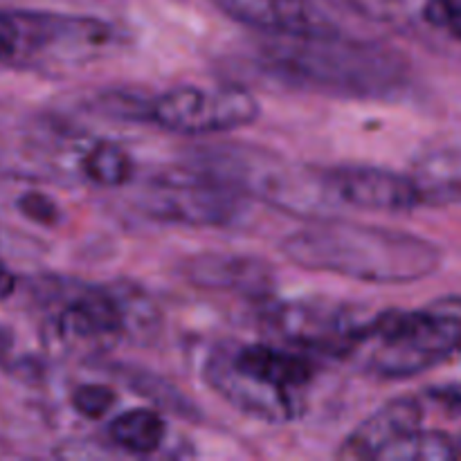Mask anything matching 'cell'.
Segmentation results:
<instances>
[{
  "mask_svg": "<svg viewBox=\"0 0 461 461\" xmlns=\"http://www.w3.org/2000/svg\"><path fill=\"white\" fill-rule=\"evenodd\" d=\"M257 63L282 84L340 99H394L412 79L408 59L394 48L338 32L275 36L259 43Z\"/></svg>",
  "mask_w": 461,
  "mask_h": 461,
  "instance_id": "6da1fadb",
  "label": "cell"
},
{
  "mask_svg": "<svg viewBox=\"0 0 461 461\" xmlns=\"http://www.w3.org/2000/svg\"><path fill=\"white\" fill-rule=\"evenodd\" d=\"M282 252L295 266L365 284H414L441 266V250L428 239L383 225L320 219L288 234Z\"/></svg>",
  "mask_w": 461,
  "mask_h": 461,
  "instance_id": "7a4b0ae2",
  "label": "cell"
},
{
  "mask_svg": "<svg viewBox=\"0 0 461 461\" xmlns=\"http://www.w3.org/2000/svg\"><path fill=\"white\" fill-rule=\"evenodd\" d=\"M313 376V363L302 351L266 342H219L203 365L212 392L246 417L273 426H286L304 414V392Z\"/></svg>",
  "mask_w": 461,
  "mask_h": 461,
  "instance_id": "3957f363",
  "label": "cell"
},
{
  "mask_svg": "<svg viewBox=\"0 0 461 461\" xmlns=\"http://www.w3.org/2000/svg\"><path fill=\"white\" fill-rule=\"evenodd\" d=\"M189 165L241 196H252L293 216L327 219L340 205L327 171L295 165L252 144H210L192 151Z\"/></svg>",
  "mask_w": 461,
  "mask_h": 461,
  "instance_id": "277c9868",
  "label": "cell"
},
{
  "mask_svg": "<svg viewBox=\"0 0 461 461\" xmlns=\"http://www.w3.org/2000/svg\"><path fill=\"white\" fill-rule=\"evenodd\" d=\"M367 345H374L367 369L385 381L419 376L446 363L461 351V297L374 313Z\"/></svg>",
  "mask_w": 461,
  "mask_h": 461,
  "instance_id": "5b68a950",
  "label": "cell"
},
{
  "mask_svg": "<svg viewBox=\"0 0 461 461\" xmlns=\"http://www.w3.org/2000/svg\"><path fill=\"white\" fill-rule=\"evenodd\" d=\"M117 43L111 23L93 16L0 9V63L14 68L86 66Z\"/></svg>",
  "mask_w": 461,
  "mask_h": 461,
  "instance_id": "8992f818",
  "label": "cell"
},
{
  "mask_svg": "<svg viewBox=\"0 0 461 461\" xmlns=\"http://www.w3.org/2000/svg\"><path fill=\"white\" fill-rule=\"evenodd\" d=\"M259 115V99L241 86H176L142 106L144 122L189 138L232 133L255 124Z\"/></svg>",
  "mask_w": 461,
  "mask_h": 461,
  "instance_id": "52a82bcc",
  "label": "cell"
},
{
  "mask_svg": "<svg viewBox=\"0 0 461 461\" xmlns=\"http://www.w3.org/2000/svg\"><path fill=\"white\" fill-rule=\"evenodd\" d=\"M374 315L349 304L324 300H293L270 306L264 313L266 327L275 338L302 354L347 358L369 342Z\"/></svg>",
  "mask_w": 461,
  "mask_h": 461,
  "instance_id": "ba28073f",
  "label": "cell"
},
{
  "mask_svg": "<svg viewBox=\"0 0 461 461\" xmlns=\"http://www.w3.org/2000/svg\"><path fill=\"white\" fill-rule=\"evenodd\" d=\"M142 212L162 223L228 228L243 214L241 194L198 171L160 176L142 194Z\"/></svg>",
  "mask_w": 461,
  "mask_h": 461,
  "instance_id": "9c48e42d",
  "label": "cell"
},
{
  "mask_svg": "<svg viewBox=\"0 0 461 461\" xmlns=\"http://www.w3.org/2000/svg\"><path fill=\"white\" fill-rule=\"evenodd\" d=\"M61 306L54 315V336L66 347L108 349L126 336L124 315L113 286L63 284Z\"/></svg>",
  "mask_w": 461,
  "mask_h": 461,
  "instance_id": "30bf717a",
  "label": "cell"
},
{
  "mask_svg": "<svg viewBox=\"0 0 461 461\" xmlns=\"http://www.w3.org/2000/svg\"><path fill=\"white\" fill-rule=\"evenodd\" d=\"M324 171L340 205L374 212H412L423 205V192L414 176L365 165H342Z\"/></svg>",
  "mask_w": 461,
  "mask_h": 461,
  "instance_id": "8fae6325",
  "label": "cell"
},
{
  "mask_svg": "<svg viewBox=\"0 0 461 461\" xmlns=\"http://www.w3.org/2000/svg\"><path fill=\"white\" fill-rule=\"evenodd\" d=\"M421 423L423 408L417 399H412V396L392 399L347 435V439L338 448L336 457L345 461H385L387 453L396 448L405 437L419 430Z\"/></svg>",
  "mask_w": 461,
  "mask_h": 461,
  "instance_id": "7c38bea8",
  "label": "cell"
},
{
  "mask_svg": "<svg viewBox=\"0 0 461 461\" xmlns=\"http://www.w3.org/2000/svg\"><path fill=\"white\" fill-rule=\"evenodd\" d=\"M225 16L275 36L333 34V25L315 0H212Z\"/></svg>",
  "mask_w": 461,
  "mask_h": 461,
  "instance_id": "4fadbf2b",
  "label": "cell"
},
{
  "mask_svg": "<svg viewBox=\"0 0 461 461\" xmlns=\"http://www.w3.org/2000/svg\"><path fill=\"white\" fill-rule=\"evenodd\" d=\"M183 275L189 284L205 291L239 293V295L266 297L275 288V270L268 261L250 255H223L205 252L185 261Z\"/></svg>",
  "mask_w": 461,
  "mask_h": 461,
  "instance_id": "5bb4252c",
  "label": "cell"
},
{
  "mask_svg": "<svg viewBox=\"0 0 461 461\" xmlns=\"http://www.w3.org/2000/svg\"><path fill=\"white\" fill-rule=\"evenodd\" d=\"M167 437V423L160 412L149 408L129 410L108 423V439L131 455H151L160 450Z\"/></svg>",
  "mask_w": 461,
  "mask_h": 461,
  "instance_id": "9a60e30c",
  "label": "cell"
},
{
  "mask_svg": "<svg viewBox=\"0 0 461 461\" xmlns=\"http://www.w3.org/2000/svg\"><path fill=\"white\" fill-rule=\"evenodd\" d=\"M108 374L120 378L122 383H126L135 394L162 405L165 410H171L174 414H180L183 419H192V421H196V419L201 417L196 405H194L183 392H178V387H174L169 381H165V378L153 376V374H149L147 369L129 367V365H113Z\"/></svg>",
  "mask_w": 461,
  "mask_h": 461,
  "instance_id": "2e32d148",
  "label": "cell"
},
{
  "mask_svg": "<svg viewBox=\"0 0 461 461\" xmlns=\"http://www.w3.org/2000/svg\"><path fill=\"white\" fill-rule=\"evenodd\" d=\"M81 171L90 183L99 185V187L117 189L133 180L135 162L129 156V151H124V147L102 140V142L93 144L81 158Z\"/></svg>",
  "mask_w": 461,
  "mask_h": 461,
  "instance_id": "e0dca14e",
  "label": "cell"
},
{
  "mask_svg": "<svg viewBox=\"0 0 461 461\" xmlns=\"http://www.w3.org/2000/svg\"><path fill=\"white\" fill-rule=\"evenodd\" d=\"M461 457V446L455 437L441 430H414L396 448L387 453L385 461H453Z\"/></svg>",
  "mask_w": 461,
  "mask_h": 461,
  "instance_id": "ac0fdd59",
  "label": "cell"
},
{
  "mask_svg": "<svg viewBox=\"0 0 461 461\" xmlns=\"http://www.w3.org/2000/svg\"><path fill=\"white\" fill-rule=\"evenodd\" d=\"M113 291L120 300L126 336L135 338V340L151 338L158 331V324H160V311L156 309L151 297H147L142 288L133 286L129 282L113 284Z\"/></svg>",
  "mask_w": 461,
  "mask_h": 461,
  "instance_id": "d6986e66",
  "label": "cell"
},
{
  "mask_svg": "<svg viewBox=\"0 0 461 461\" xmlns=\"http://www.w3.org/2000/svg\"><path fill=\"white\" fill-rule=\"evenodd\" d=\"M70 403L77 414L90 421H99L106 417L117 403L115 390L102 383H88V385H79L70 396Z\"/></svg>",
  "mask_w": 461,
  "mask_h": 461,
  "instance_id": "ffe728a7",
  "label": "cell"
},
{
  "mask_svg": "<svg viewBox=\"0 0 461 461\" xmlns=\"http://www.w3.org/2000/svg\"><path fill=\"white\" fill-rule=\"evenodd\" d=\"M421 18L435 30L461 41V0H426L421 5Z\"/></svg>",
  "mask_w": 461,
  "mask_h": 461,
  "instance_id": "44dd1931",
  "label": "cell"
},
{
  "mask_svg": "<svg viewBox=\"0 0 461 461\" xmlns=\"http://www.w3.org/2000/svg\"><path fill=\"white\" fill-rule=\"evenodd\" d=\"M18 210L34 223L52 228L59 223V207L50 196L41 192H27L18 198Z\"/></svg>",
  "mask_w": 461,
  "mask_h": 461,
  "instance_id": "7402d4cb",
  "label": "cell"
},
{
  "mask_svg": "<svg viewBox=\"0 0 461 461\" xmlns=\"http://www.w3.org/2000/svg\"><path fill=\"white\" fill-rule=\"evenodd\" d=\"M428 396L432 401H437L439 405H444L446 410L450 412L461 414V383H453V385H444V387H432L428 390Z\"/></svg>",
  "mask_w": 461,
  "mask_h": 461,
  "instance_id": "603a6c76",
  "label": "cell"
},
{
  "mask_svg": "<svg viewBox=\"0 0 461 461\" xmlns=\"http://www.w3.org/2000/svg\"><path fill=\"white\" fill-rule=\"evenodd\" d=\"M16 291V277L12 275V270L0 261V302L9 300Z\"/></svg>",
  "mask_w": 461,
  "mask_h": 461,
  "instance_id": "cb8c5ba5",
  "label": "cell"
},
{
  "mask_svg": "<svg viewBox=\"0 0 461 461\" xmlns=\"http://www.w3.org/2000/svg\"><path fill=\"white\" fill-rule=\"evenodd\" d=\"M12 331L9 329H5L3 324H0V360L5 358V356L9 354V349H12Z\"/></svg>",
  "mask_w": 461,
  "mask_h": 461,
  "instance_id": "d4e9b609",
  "label": "cell"
}]
</instances>
